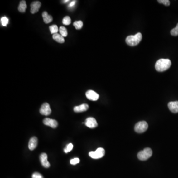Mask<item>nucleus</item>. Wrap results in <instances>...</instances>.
I'll return each instance as SVG.
<instances>
[{"label": "nucleus", "mask_w": 178, "mask_h": 178, "mask_svg": "<svg viewBox=\"0 0 178 178\" xmlns=\"http://www.w3.org/2000/svg\"><path fill=\"white\" fill-rule=\"evenodd\" d=\"M40 160L42 166L44 167L48 168L50 167V164L48 161V156L46 153H41V155L40 156Z\"/></svg>", "instance_id": "obj_9"}, {"label": "nucleus", "mask_w": 178, "mask_h": 178, "mask_svg": "<svg viewBox=\"0 0 178 178\" xmlns=\"http://www.w3.org/2000/svg\"><path fill=\"white\" fill-rule=\"evenodd\" d=\"M51 113L50 106L48 103H45L41 105V108L40 109V113L42 115L45 116L49 115Z\"/></svg>", "instance_id": "obj_6"}, {"label": "nucleus", "mask_w": 178, "mask_h": 178, "mask_svg": "<svg viewBox=\"0 0 178 178\" xmlns=\"http://www.w3.org/2000/svg\"><path fill=\"white\" fill-rule=\"evenodd\" d=\"M88 99L92 101H96L99 98V94L93 90H89L86 93Z\"/></svg>", "instance_id": "obj_7"}, {"label": "nucleus", "mask_w": 178, "mask_h": 178, "mask_svg": "<svg viewBox=\"0 0 178 178\" xmlns=\"http://www.w3.org/2000/svg\"><path fill=\"white\" fill-rule=\"evenodd\" d=\"M142 39V34L137 33L135 35H130L126 39V42L130 46H135L139 44Z\"/></svg>", "instance_id": "obj_2"}, {"label": "nucleus", "mask_w": 178, "mask_h": 178, "mask_svg": "<svg viewBox=\"0 0 178 178\" xmlns=\"http://www.w3.org/2000/svg\"><path fill=\"white\" fill-rule=\"evenodd\" d=\"M59 31H60V34L64 37H67L68 35V32H67V29L65 27L60 26L59 29Z\"/></svg>", "instance_id": "obj_18"}, {"label": "nucleus", "mask_w": 178, "mask_h": 178, "mask_svg": "<svg viewBox=\"0 0 178 178\" xmlns=\"http://www.w3.org/2000/svg\"><path fill=\"white\" fill-rule=\"evenodd\" d=\"M171 61L169 59H161L158 60L155 65L156 70L158 72H163L170 68Z\"/></svg>", "instance_id": "obj_1"}, {"label": "nucleus", "mask_w": 178, "mask_h": 178, "mask_svg": "<svg viewBox=\"0 0 178 178\" xmlns=\"http://www.w3.org/2000/svg\"><path fill=\"white\" fill-rule=\"evenodd\" d=\"M168 107L172 113H178V101L169 102L168 104Z\"/></svg>", "instance_id": "obj_11"}, {"label": "nucleus", "mask_w": 178, "mask_h": 178, "mask_svg": "<svg viewBox=\"0 0 178 178\" xmlns=\"http://www.w3.org/2000/svg\"><path fill=\"white\" fill-rule=\"evenodd\" d=\"M32 178H44L41 174L38 172H35L33 174Z\"/></svg>", "instance_id": "obj_27"}, {"label": "nucleus", "mask_w": 178, "mask_h": 178, "mask_svg": "<svg viewBox=\"0 0 178 178\" xmlns=\"http://www.w3.org/2000/svg\"><path fill=\"white\" fill-rule=\"evenodd\" d=\"M8 22H9V19L7 17H2L1 18V23L3 26H7V25L8 23Z\"/></svg>", "instance_id": "obj_22"}, {"label": "nucleus", "mask_w": 178, "mask_h": 178, "mask_svg": "<svg viewBox=\"0 0 178 178\" xmlns=\"http://www.w3.org/2000/svg\"><path fill=\"white\" fill-rule=\"evenodd\" d=\"M27 8L26 2L25 1L22 0L20 2L19 6H18V10L19 12H24L26 11Z\"/></svg>", "instance_id": "obj_17"}, {"label": "nucleus", "mask_w": 178, "mask_h": 178, "mask_svg": "<svg viewBox=\"0 0 178 178\" xmlns=\"http://www.w3.org/2000/svg\"><path fill=\"white\" fill-rule=\"evenodd\" d=\"M38 145V139L36 137H31L28 143V148L31 151H33L37 147Z\"/></svg>", "instance_id": "obj_13"}, {"label": "nucleus", "mask_w": 178, "mask_h": 178, "mask_svg": "<svg viewBox=\"0 0 178 178\" xmlns=\"http://www.w3.org/2000/svg\"><path fill=\"white\" fill-rule=\"evenodd\" d=\"M53 38L54 40H55L57 43H64L65 42L64 37L61 36L60 34H55L53 35Z\"/></svg>", "instance_id": "obj_16"}, {"label": "nucleus", "mask_w": 178, "mask_h": 178, "mask_svg": "<svg viewBox=\"0 0 178 178\" xmlns=\"http://www.w3.org/2000/svg\"><path fill=\"white\" fill-rule=\"evenodd\" d=\"M70 1H69V0H66V1H65H65H62V2H63V3H66V2H68Z\"/></svg>", "instance_id": "obj_29"}, {"label": "nucleus", "mask_w": 178, "mask_h": 178, "mask_svg": "<svg viewBox=\"0 0 178 178\" xmlns=\"http://www.w3.org/2000/svg\"><path fill=\"white\" fill-rule=\"evenodd\" d=\"M43 123L45 125L50 126L52 128H56L58 125V123L55 120L49 118H46L44 119L43 120Z\"/></svg>", "instance_id": "obj_10"}, {"label": "nucleus", "mask_w": 178, "mask_h": 178, "mask_svg": "<svg viewBox=\"0 0 178 178\" xmlns=\"http://www.w3.org/2000/svg\"><path fill=\"white\" fill-rule=\"evenodd\" d=\"M71 22L70 17L68 16H66L64 17V19H62V23L65 25H70Z\"/></svg>", "instance_id": "obj_21"}, {"label": "nucleus", "mask_w": 178, "mask_h": 178, "mask_svg": "<svg viewBox=\"0 0 178 178\" xmlns=\"http://www.w3.org/2000/svg\"><path fill=\"white\" fill-rule=\"evenodd\" d=\"M85 124L86 126L90 128H94L98 126V123L96 119L93 117H88L86 119Z\"/></svg>", "instance_id": "obj_8"}, {"label": "nucleus", "mask_w": 178, "mask_h": 178, "mask_svg": "<svg viewBox=\"0 0 178 178\" xmlns=\"http://www.w3.org/2000/svg\"><path fill=\"white\" fill-rule=\"evenodd\" d=\"M42 17H43L44 22L46 24L49 23L53 21V17L50 15L48 14L47 12H44L42 13Z\"/></svg>", "instance_id": "obj_15"}, {"label": "nucleus", "mask_w": 178, "mask_h": 178, "mask_svg": "<svg viewBox=\"0 0 178 178\" xmlns=\"http://www.w3.org/2000/svg\"><path fill=\"white\" fill-rule=\"evenodd\" d=\"M158 2L160 4H164L166 6H169L170 4V1L169 0H158Z\"/></svg>", "instance_id": "obj_25"}, {"label": "nucleus", "mask_w": 178, "mask_h": 178, "mask_svg": "<svg viewBox=\"0 0 178 178\" xmlns=\"http://www.w3.org/2000/svg\"><path fill=\"white\" fill-rule=\"evenodd\" d=\"M41 6V3L39 1H34L31 4V12L32 14L38 12Z\"/></svg>", "instance_id": "obj_12"}, {"label": "nucleus", "mask_w": 178, "mask_h": 178, "mask_svg": "<svg viewBox=\"0 0 178 178\" xmlns=\"http://www.w3.org/2000/svg\"><path fill=\"white\" fill-rule=\"evenodd\" d=\"M49 29L51 33L53 35L57 33L59 30L58 27L56 25H51V26L49 27Z\"/></svg>", "instance_id": "obj_20"}, {"label": "nucleus", "mask_w": 178, "mask_h": 178, "mask_svg": "<svg viewBox=\"0 0 178 178\" xmlns=\"http://www.w3.org/2000/svg\"><path fill=\"white\" fill-rule=\"evenodd\" d=\"M152 154V151L151 148L147 147L145 148L143 151L139 152L137 154V158L140 160L145 161L151 157Z\"/></svg>", "instance_id": "obj_3"}, {"label": "nucleus", "mask_w": 178, "mask_h": 178, "mask_svg": "<svg viewBox=\"0 0 178 178\" xmlns=\"http://www.w3.org/2000/svg\"><path fill=\"white\" fill-rule=\"evenodd\" d=\"M73 145L72 143H70L67 145L66 148L64 149V152H65V153H67L68 152H71L72 150L73 149Z\"/></svg>", "instance_id": "obj_24"}, {"label": "nucleus", "mask_w": 178, "mask_h": 178, "mask_svg": "<svg viewBox=\"0 0 178 178\" xmlns=\"http://www.w3.org/2000/svg\"><path fill=\"white\" fill-rule=\"evenodd\" d=\"M171 35L173 36H177L178 35V23L176 27L173 29L170 32Z\"/></svg>", "instance_id": "obj_23"}, {"label": "nucleus", "mask_w": 178, "mask_h": 178, "mask_svg": "<svg viewBox=\"0 0 178 178\" xmlns=\"http://www.w3.org/2000/svg\"><path fill=\"white\" fill-rule=\"evenodd\" d=\"M89 155L91 158L94 159H99L103 157L105 155V151L102 147L98 148L95 152H91Z\"/></svg>", "instance_id": "obj_5"}, {"label": "nucleus", "mask_w": 178, "mask_h": 178, "mask_svg": "<svg viewBox=\"0 0 178 178\" xmlns=\"http://www.w3.org/2000/svg\"><path fill=\"white\" fill-rule=\"evenodd\" d=\"M89 108V107L87 104L84 103V104H81V105H79V106L74 107L73 110H74V112H75V113H82L84 111H87L88 109Z\"/></svg>", "instance_id": "obj_14"}, {"label": "nucleus", "mask_w": 178, "mask_h": 178, "mask_svg": "<svg viewBox=\"0 0 178 178\" xmlns=\"http://www.w3.org/2000/svg\"><path fill=\"white\" fill-rule=\"evenodd\" d=\"M83 23L82 21H76L73 23V26L75 27L77 30H80L82 28Z\"/></svg>", "instance_id": "obj_19"}, {"label": "nucleus", "mask_w": 178, "mask_h": 178, "mask_svg": "<svg viewBox=\"0 0 178 178\" xmlns=\"http://www.w3.org/2000/svg\"><path fill=\"white\" fill-rule=\"evenodd\" d=\"M148 124L146 121H142L137 122L135 126V131L137 133H142L147 130Z\"/></svg>", "instance_id": "obj_4"}, {"label": "nucleus", "mask_w": 178, "mask_h": 178, "mask_svg": "<svg viewBox=\"0 0 178 178\" xmlns=\"http://www.w3.org/2000/svg\"><path fill=\"white\" fill-rule=\"evenodd\" d=\"M80 162V159L78 158H75L74 159H71L70 164L72 165H75Z\"/></svg>", "instance_id": "obj_26"}, {"label": "nucleus", "mask_w": 178, "mask_h": 178, "mask_svg": "<svg viewBox=\"0 0 178 178\" xmlns=\"http://www.w3.org/2000/svg\"><path fill=\"white\" fill-rule=\"evenodd\" d=\"M76 2V1H72L70 3V5H68V7H70V8L73 7L75 6V5Z\"/></svg>", "instance_id": "obj_28"}]
</instances>
